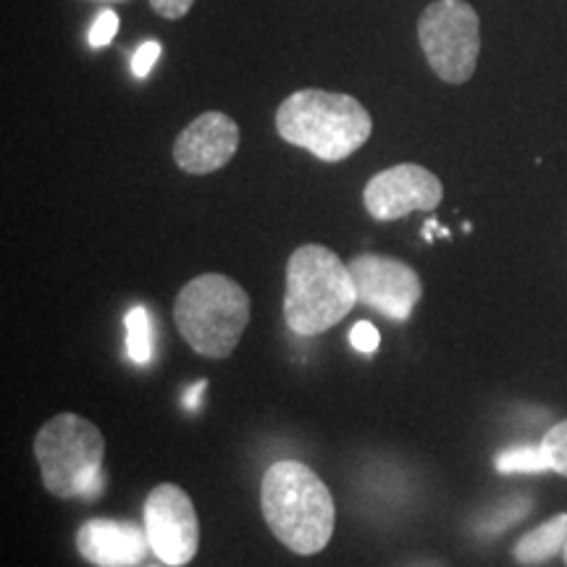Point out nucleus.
Listing matches in <instances>:
<instances>
[{"label":"nucleus","instance_id":"f257e3e1","mask_svg":"<svg viewBox=\"0 0 567 567\" xmlns=\"http://www.w3.org/2000/svg\"><path fill=\"white\" fill-rule=\"evenodd\" d=\"M260 509L274 536L300 557L323 551L334 536V496L313 467L297 460H279L264 473Z\"/></svg>","mask_w":567,"mask_h":567},{"label":"nucleus","instance_id":"f03ea898","mask_svg":"<svg viewBox=\"0 0 567 567\" xmlns=\"http://www.w3.org/2000/svg\"><path fill=\"white\" fill-rule=\"evenodd\" d=\"M276 132L289 145L313 153L318 161L339 163L365 145L373 122L358 97L308 87L292 92L279 105Z\"/></svg>","mask_w":567,"mask_h":567},{"label":"nucleus","instance_id":"7ed1b4c3","mask_svg":"<svg viewBox=\"0 0 567 567\" xmlns=\"http://www.w3.org/2000/svg\"><path fill=\"white\" fill-rule=\"evenodd\" d=\"M358 305L350 266L323 245H302L289 255L284 321L300 337L334 329Z\"/></svg>","mask_w":567,"mask_h":567},{"label":"nucleus","instance_id":"20e7f679","mask_svg":"<svg viewBox=\"0 0 567 567\" xmlns=\"http://www.w3.org/2000/svg\"><path fill=\"white\" fill-rule=\"evenodd\" d=\"M174 321L184 342L197 354L224 360L237 350L245 334L250 321V297L224 274L195 276L176 297Z\"/></svg>","mask_w":567,"mask_h":567},{"label":"nucleus","instance_id":"39448f33","mask_svg":"<svg viewBox=\"0 0 567 567\" xmlns=\"http://www.w3.org/2000/svg\"><path fill=\"white\" fill-rule=\"evenodd\" d=\"M34 457L42 486L59 499H95L103 486L105 439L95 423L76 413H61L34 436Z\"/></svg>","mask_w":567,"mask_h":567},{"label":"nucleus","instance_id":"423d86ee","mask_svg":"<svg viewBox=\"0 0 567 567\" xmlns=\"http://www.w3.org/2000/svg\"><path fill=\"white\" fill-rule=\"evenodd\" d=\"M417 42L434 74L446 84H465L481 53L478 13L465 0H436L417 19Z\"/></svg>","mask_w":567,"mask_h":567},{"label":"nucleus","instance_id":"0eeeda50","mask_svg":"<svg viewBox=\"0 0 567 567\" xmlns=\"http://www.w3.org/2000/svg\"><path fill=\"white\" fill-rule=\"evenodd\" d=\"M145 530L161 563L189 565L200 547V523L189 494L176 484H158L145 499Z\"/></svg>","mask_w":567,"mask_h":567},{"label":"nucleus","instance_id":"6e6552de","mask_svg":"<svg viewBox=\"0 0 567 567\" xmlns=\"http://www.w3.org/2000/svg\"><path fill=\"white\" fill-rule=\"evenodd\" d=\"M358 302L371 305L394 321H408L423 295L421 276L413 268L386 255H358L350 264Z\"/></svg>","mask_w":567,"mask_h":567},{"label":"nucleus","instance_id":"1a4fd4ad","mask_svg":"<svg viewBox=\"0 0 567 567\" xmlns=\"http://www.w3.org/2000/svg\"><path fill=\"white\" fill-rule=\"evenodd\" d=\"M442 197V179L417 163H400L379 172L363 189L365 210L375 221H396L415 210L431 213L439 208Z\"/></svg>","mask_w":567,"mask_h":567},{"label":"nucleus","instance_id":"9d476101","mask_svg":"<svg viewBox=\"0 0 567 567\" xmlns=\"http://www.w3.org/2000/svg\"><path fill=\"white\" fill-rule=\"evenodd\" d=\"M239 126L221 111H208L174 142V161L182 172L205 176L218 172L237 155Z\"/></svg>","mask_w":567,"mask_h":567},{"label":"nucleus","instance_id":"9b49d317","mask_svg":"<svg viewBox=\"0 0 567 567\" xmlns=\"http://www.w3.org/2000/svg\"><path fill=\"white\" fill-rule=\"evenodd\" d=\"M76 549L95 567H134L145 559L151 538L137 523L95 517L76 530Z\"/></svg>","mask_w":567,"mask_h":567},{"label":"nucleus","instance_id":"f8f14e48","mask_svg":"<svg viewBox=\"0 0 567 567\" xmlns=\"http://www.w3.org/2000/svg\"><path fill=\"white\" fill-rule=\"evenodd\" d=\"M567 544V513L549 517L547 523L528 530L520 542L515 544L513 557L520 565H542L549 563L551 557L563 555Z\"/></svg>","mask_w":567,"mask_h":567},{"label":"nucleus","instance_id":"ddd939ff","mask_svg":"<svg viewBox=\"0 0 567 567\" xmlns=\"http://www.w3.org/2000/svg\"><path fill=\"white\" fill-rule=\"evenodd\" d=\"M126 323V354L137 365H145L153 360V326L151 316L142 305H134V308L124 318Z\"/></svg>","mask_w":567,"mask_h":567},{"label":"nucleus","instance_id":"4468645a","mask_svg":"<svg viewBox=\"0 0 567 567\" xmlns=\"http://www.w3.org/2000/svg\"><path fill=\"white\" fill-rule=\"evenodd\" d=\"M494 467L499 473H547L551 471L547 452L542 444L513 446V450L499 452L494 460Z\"/></svg>","mask_w":567,"mask_h":567},{"label":"nucleus","instance_id":"2eb2a0df","mask_svg":"<svg viewBox=\"0 0 567 567\" xmlns=\"http://www.w3.org/2000/svg\"><path fill=\"white\" fill-rule=\"evenodd\" d=\"M530 509V502L523 499V496H515V499H507L502 502L499 507H494L492 513H488L484 520H481V530L484 534H502L507 526H513V523L520 520V517H526Z\"/></svg>","mask_w":567,"mask_h":567},{"label":"nucleus","instance_id":"dca6fc26","mask_svg":"<svg viewBox=\"0 0 567 567\" xmlns=\"http://www.w3.org/2000/svg\"><path fill=\"white\" fill-rule=\"evenodd\" d=\"M542 446L547 452L551 471L567 478V421L551 425L542 439Z\"/></svg>","mask_w":567,"mask_h":567},{"label":"nucleus","instance_id":"f3484780","mask_svg":"<svg viewBox=\"0 0 567 567\" xmlns=\"http://www.w3.org/2000/svg\"><path fill=\"white\" fill-rule=\"evenodd\" d=\"M118 24H122L118 13L111 11V9H103L101 13H97V19L92 21V27H90V45L92 48H105V45H109V42L116 38Z\"/></svg>","mask_w":567,"mask_h":567},{"label":"nucleus","instance_id":"a211bd4d","mask_svg":"<svg viewBox=\"0 0 567 567\" xmlns=\"http://www.w3.org/2000/svg\"><path fill=\"white\" fill-rule=\"evenodd\" d=\"M161 42L158 40H147L142 42V45L137 48V53L132 55V71L137 80H145V76H151V71L155 63H158L161 59Z\"/></svg>","mask_w":567,"mask_h":567},{"label":"nucleus","instance_id":"6ab92c4d","mask_svg":"<svg viewBox=\"0 0 567 567\" xmlns=\"http://www.w3.org/2000/svg\"><path fill=\"white\" fill-rule=\"evenodd\" d=\"M350 342H352V347H354V350H358V352L371 354V352L379 350L381 337H379V331H375V326H373V323L360 321V323H354V326H352V331H350Z\"/></svg>","mask_w":567,"mask_h":567},{"label":"nucleus","instance_id":"aec40b11","mask_svg":"<svg viewBox=\"0 0 567 567\" xmlns=\"http://www.w3.org/2000/svg\"><path fill=\"white\" fill-rule=\"evenodd\" d=\"M193 3L195 0H151L153 11L158 13V17L172 19V21L187 17L189 9H193Z\"/></svg>","mask_w":567,"mask_h":567},{"label":"nucleus","instance_id":"412c9836","mask_svg":"<svg viewBox=\"0 0 567 567\" xmlns=\"http://www.w3.org/2000/svg\"><path fill=\"white\" fill-rule=\"evenodd\" d=\"M205 386H208V381H195V384L189 386L187 392H184V408H187V410H195L197 405H200Z\"/></svg>","mask_w":567,"mask_h":567},{"label":"nucleus","instance_id":"4be33fe9","mask_svg":"<svg viewBox=\"0 0 567 567\" xmlns=\"http://www.w3.org/2000/svg\"><path fill=\"white\" fill-rule=\"evenodd\" d=\"M563 557H565V563H567V544H565V551H563Z\"/></svg>","mask_w":567,"mask_h":567},{"label":"nucleus","instance_id":"5701e85b","mask_svg":"<svg viewBox=\"0 0 567 567\" xmlns=\"http://www.w3.org/2000/svg\"><path fill=\"white\" fill-rule=\"evenodd\" d=\"M421 567H439V565H421Z\"/></svg>","mask_w":567,"mask_h":567},{"label":"nucleus","instance_id":"b1692460","mask_svg":"<svg viewBox=\"0 0 567 567\" xmlns=\"http://www.w3.org/2000/svg\"><path fill=\"white\" fill-rule=\"evenodd\" d=\"M103 3H105V0H103Z\"/></svg>","mask_w":567,"mask_h":567}]
</instances>
